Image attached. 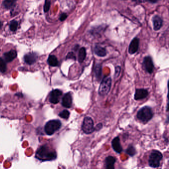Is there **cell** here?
Segmentation results:
<instances>
[{
  "label": "cell",
  "mask_w": 169,
  "mask_h": 169,
  "mask_svg": "<svg viewBox=\"0 0 169 169\" xmlns=\"http://www.w3.org/2000/svg\"><path fill=\"white\" fill-rule=\"evenodd\" d=\"M35 157L41 161H51L57 157V154L54 150L51 149L48 145H44L37 150Z\"/></svg>",
  "instance_id": "cell-1"
},
{
  "label": "cell",
  "mask_w": 169,
  "mask_h": 169,
  "mask_svg": "<svg viewBox=\"0 0 169 169\" xmlns=\"http://www.w3.org/2000/svg\"><path fill=\"white\" fill-rule=\"evenodd\" d=\"M152 109L148 106L141 108L137 113V118L142 123L146 124L151 120L153 117Z\"/></svg>",
  "instance_id": "cell-2"
},
{
  "label": "cell",
  "mask_w": 169,
  "mask_h": 169,
  "mask_svg": "<svg viewBox=\"0 0 169 169\" xmlns=\"http://www.w3.org/2000/svg\"><path fill=\"white\" fill-rule=\"evenodd\" d=\"M163 158V155L161 152L157 150H153L149 156V166L151 168H159Z\"/></svg>",
  "instance_id": "cell-3"
},
{
  "label": "cell",
  "mask_w": 169,
  "mask_h": 169,
  "mask_svg": "<svg viewBox=\"0 0 169 169\" xmlns=\"http://www.w3.org/2000/svg\"><path fill=\"white\" fill-rule=\"evenodd\" d=\"M62 125L60 121L58 120H53L50 121L46 123L44 128L45 132L47 134L51 136L57 132L61 128Z\"/></svg>",
  "instance_id": "cell-4"
},
{
  "label": "cell",
  "mask_w": 169,
  "mask_h": 169,
  "mask_svg": "<svg viewBox=\"0 0 169 169\" xmlns=\"http://www.w3.org/2000/svg\"><path fill=\"white\" fill-rule=\"evenodd\" d=\"M112 86V79L110 77H105L101 81L99 88V94L101 96H105L108 94Z\"/></svg>",
  "instance_id": "cell-5"
},
{
  "label": "cell",
  "mask_w": 169,
  "mask_h": 169,
  "mask_svg": "<svg viewBox=\"0 0 169 169\" xmlns=\"http://www.w3.org/2000/svg\"><path fill=\"white\" fill-rule=\"evenodd\" d=\"M82 129L83 132L86 134L92 133L94 131V123L90 117H86L84 118L82 125Z\"/></svg>",
  "instance_id": "cell-6"
},
{
  "label": "cell",
  "mask_w": 169,
  "mask_h": 169,
  "mask_svg": "<svg viewBox=\"0 0 169 169\" xmlns=\"http://www.w3.org/2000/svg\"><path fill=\"white\" fill-rule=\"evenodd\" d=\"M143 66L144 70L147 73L152 74L154 70V65L152 59L150 56H146L143 60Z\"/></svg>",
  "instance_id": "cell-7"
},
{
  "label": "cell",
  "mask_w": 169,
  "mask_h": 169,
  "mask_svg": "<svg viewBox=\"0 0 169 169\" xmlns=\"http://www.w3.org/2000/svg\"><path fill=\"white\" fill-rule=\"evenodd\" d=\"M63 94L62 91L59 89H55L51 92L49 96V101L51 103L56 104L58 103Z\"/></svg>",
  "instance_id": "cell-8"
},
{
  "label": "cell",
  "mask_w": 169,
  "mask_h": 169,
  "mask_svg": "<svg viewBox=\"0 0 169 169\" xmlns=\"http://www.w3.org/2000/svg\"><path fill=\"white\" fill-rule=\"evenodd\" d=\"M148 91L147 89L144 88H138L136 89L135 94H134V99L138 101L143 100L148 96Z\"/></svg>",
  "instance_id": "cell-9"
},
{
  "label": "cell",
  "mask_w": 169,
  "mask_h": 169,
  "mask_svg": "<svg viewBox=\"0 0 169 169\" xmlns=\"http://www.w3.org/2000/svg\"><path fill=\"white\" fill-rule=\"evenodd\" d=\"M139 44H140V41L138 38L136 37L133 38L129 45V53L130 54H134L136 53L139 48Z\"/></svg>",
  "instance_id": "cell-10"
},
{
  "label": "cell",
  "mask_w": 169,
  "mask_h": 169,
  "mask_svg": "<svg viewBox=\"0 0 169 169\" xmlns=\"http://www.w3.org/2000/svg\"><path fill=\"white\" fill-rule=\"evenodd\" d=\"M112 146L116 152L121 154L123 151V147L121 144L120 139L119 136H117L112 141Z\"/></svg>",
  "instance_id": "cell-11"
},
{
  "label": "cell",
  "mask_w": 169,
  "mask_h": 169,
  "mask_svg": "<svg viewBox=\"0 0 169 169\" xmlns=\"http://www.w3.org/2000/svg\"><path fill=\"white\" fill-rule=\"evenodd\" d=\"M72 95L70 93H66L64 95L62 99V105L64 107L70 108L72 106Z\"/></svg>",
  "instance_id": "cell-12"
},
{
  "label": "cell",
  "mask_w": 169,
  "mask_h": 169,
  "mask_svg": "<svg viewBox=\"0 0 169 169\" xmlns=\"http://www.w3.org/2000/svg\"><path fill=\"white\" fill-rule=\"evenodd\" d=\"M38 58L37 55L35 53L30 52L24 56L25 62L28 65H33L35 63Z\"/></svg>",
  "instance_id": "cell-13"
},
{
  "label": "cell",
  "mask_w": 169,
  "mask_h": 169,
  "mask_svg": "<svg viewBox=\"0 0 169 169\" xmlns=\"http://www.w3.org/2000/svg\"><path fill=\"white\" fill-rule=\"evenodd\" d=\"M4 60L6 62L10 63L13 61L17 57V52L14 50H12L9 52H6L4 55Z\"/></svg>",
  "instance_id": "cell-14"
},
{
  "label": "cell",
  "mask_w": 169,
  "mask_h": 169,
  "mask_svg": "<svg viewBox=\"0 0 169 169\" xmlns=\"http://www.w3.org/2000/svg\"><path fill=\"white\" fill-rule=\"evenodd\" d=\"M154 29L157 31L161 29L163 25V20L159 16H155L153 17Z\"/></svg>",
  "instance_id": "cell-15"
},
{
  "label": "cell",
  "mask_w": 169,
  "mask_h": 169,
  "mask_svg": "<svg viewBox=\"0 0 169 169\" xmlns=\"http://www.w3.org/2000/svg\"><path fill=\"white\" fill-rule=\"evenodd\" d=\"M116 162V159L112 156H108L105 159V166L107 169H115V164Z\"/></svg>",
  "instance_id": "cell-16"
},
{
  "label": "cell",
  "mask_w": 169,
  "mask_h": 169,
  "mask_svg": "<svg viewBox=\"0 0 169 169\" xmlns=\"http://www.w3.org/2000/svg\"><path fill=\"white\" fill-rule=\"evenodd\" d=\"M94 52L99 57H105L107 55L106 49L97 45L95 47Z\"/></svg>",
  "instance_id": "cell-17"
},
{
  "label": "cell",
  "mask_w": 169,
  "mask_h": 169,
  "mask_svg": "<svg viewBox=\"0 0 169 169\" xmlns=\"http://www.w3.org/2000/svg\"><path fill=\"white\" fill-rule=\"evenodd\" d=\"M47 62L48 64L51 67H57L58 65L59 62L57 57L53 55L49 56Z\"/></svg>",
  "instance_id": "cell-18"
},
{
  "label": "cell",
  "mask_w": 169,
  "mask_h": 169,
  "mask_svg": "<svg viewBox=\"0 0 169 169\" xmlns=\"http://www.w3.org/2000/svg\"><path fill=\"white\" fill-rule=\"evenodd\" d=\"M86 56V50L84 47L80 48L79 51V56H78V60L79 63H83L84 61Z\"/></svg>",
  "instance_id": "cell-19"
},
{
  "label": "cell",
  "mask_w": 169,
  "mask_h": 169,
  "mask_svg": "<svg viewBox=\"0 0 169 169\" xmlns=\"http://www.w3.org/2000/svg\"><path fill=\"white\" fill-rule=\"evenodd\" d=\"M125 153L130 157H133L136 154V150L133 145H129L127 149L125 150Z\"/></svg>",
  "instance_id": "cell-20"
},
{
  "label": "cell",
  "mask_w": 169,
  "mask_h": 169,
  "mask_svg": "<svg viewBox=\"0 0 169 169\" xmlns=\"http://www.w3.org/2000/svg\"><path fill=\"white\" fill-rule=\"evenodd\" d=\"M17 0H4L3 5L6 9H10L13 7L17 2Z\"/></svg>",
  "instance_id": "cell-21"
},
{
  "label": "cell",
  "mask_w": 169,
  "mask_h": 169,
  "mask_svg": "<svg viewBox=\"0 0 169 169\" xmlns=\"http://www.w3.org/2000/svg\"><path fill=\"white\" fill-rule=\"evenodd\" d=\"M95 72L96 77L97 79H100L102 75V67L100 64L96 66L95 67Z\"/></svg>",
  "instance_id": "cell-22"
},
{
  "label": "cell",
  "mask_w": 169,
  "mask_h": 169,
  "mask_svg": "<svg viewBox=\"0 0 169 169\" xmlns=\"http://www.w3.org/2000/svg\"><path fill=\"white\" fill-rule=\"evenodd\" d=\"M18 27V22L17 21L13 20L10 21V29L13 32H15L17 31Z\"/></svg>",
  "instance_id": "cell-23"
},
{
  "label": "cell",
  "mask_w": 169,
  "mask_h": 169,
  "mask_svg": "<svg viewBox=\"0 0 169 169\" xmlns=\"http://www.w3.org/2000/svg\"><path fill=\"white\" fill-rule=\"evenodd\" d=\"M5 62L2 58L0 59V70L2 73L5 72L7 70V65Z\"/></svg>",
  "instance_id": "cell-24"
},
{
  "label": "cell",
  "mask_w": 169,
  "mask_h": 169,
  "mask_svg": "<svg viewBox=\"0 0 169 169\" xmlns=\"http://www.w3.org/2000/svg\"><path fill=\"white\" fill-rule=\"evenodd\" d=\"M59 116L63 119H67L70 117V113L67 110H63L61 113H60Z\"/></svg>",
  "instance_id": "cell-25"
},
{
  "label": "cell",
  "mask_w": 169,
  "mask_h": 169,
  "mask_svg": "<svg viewBox=\"0 0 169 169\" xmlns=\"http://www.w3.org/2000/svg\"><path fill=\"white\" fill-rule=\"evenodd\" d=\"M50 0H45L44 6V11L45 13H46L49 11V9L50 8Z\"/></svg>",
  "instance_id": "cell-26"
},
{
  "label": "cell",
  "mask_w": 169,
  "mask_h": 169,
  "mask_svg": "<svg viewBox=\"0 0 169 169\" xmlns=\"http://www.w3.org/2000/svg\"><path fill=\"white\" fill-rule=\"evenodd\" d=\"M121 71V67L120 66H117L115 68V77L116 78H118L120 75Z\"/></svg>",
  "instance_id": "cell-27"
},
{
  "label": "cell",
  "mask_w": 169,
  "mask_h": 169,
  "mask_svg": "<svg viewBox=\"0 0 169 169\" xmlns=\"http://www.w3.org/2000/svg\"><path fill=\"white\" fill-rule=\"evenodd\" d=\"M133 1L136 3H144L145 2L147 1L151 2V3H155L157 1V0H133Z\"/></svg>",
  "instance_id": "cell-28"
},
{
  "label": "cell",
  "mask_w": 169,
  "mask_h": 169,
  "mask_svg": "<svg viewBox=\"0 0 169 169\" xmlns=\"http://www.w3.org/2000/svg\"><path fill=\"white\" fill-rule=\"evenodd\" d=\"M67 59H71L74 60H75L76 59V57L75 56V54L72 52H70L68 53V54L67 56V57H66Z\"/></svg>",
  "instance_id": "cell-29"
},
{
  "label": "cell",
  "mask_w": 169,
  "mask_h": 169,
  "mask_svg": "<svg viewBox=\"0 0 169 169\" xmlns=\"http://www.w3.org/2000/svg\"><path fill=\"white\" fill-rule=\"evenodd\" d=\"M167 98H168V103L167 105V111H169V79L168 82V94H167Z\"/></svg>",
  "instance_id": "cell-30"
},
{
  "label": "cell",
  "mask_w": 169,
  "mask_h": 169,
  "mask_svg": "<svg viewBox=\"0 0 169 169\" xmlns=\"http://www.w3.org/2000/svg\"><path fill=\"white\" fill-rule=\"evenodd\" d=\"M67 14H66V13H63L61 14V16H60V20L61 21H65L67 18Z\"/></svg>",
  "instance_id": "cell-31"
},
{
  "label": "cell",
  "mask_w": 169,
  "mask_h": 169,
  "mask_svg": "<svg viewBox=\"0 0 169 169\" xmlns=\"http://www.w3.org/2000/svg\"><path fill=\"white\" fill-rule=\"evenodd\" d=\"M102 127H103V125L101 123L98 124L96 126L95 128V130H96V131H98V130H100V129H102Z\"/></svg>",
  "instance_id": "cell-32"
},
{
  "label": "cell",
  "mask_w": 169,
  "mask_h": 169,
  "mask_svg": "<svg viewBox=\"0 0 169 169\" xmlns=\"http://www.w3.org/2000/svg\"><path fill=\"white\" fill-rule=\"evenodd\" d=\"M166 123H169V115L168 116V117L167 118L166 121Z\"/></svg>",
  "instance_id": "cell-33"
}]
</instances>
